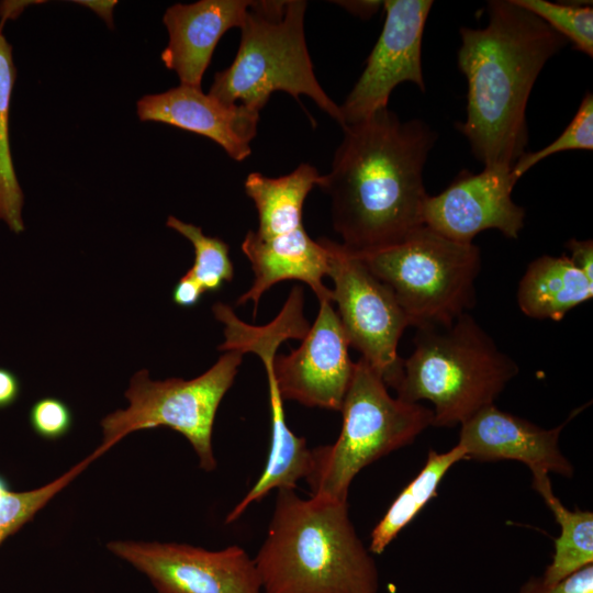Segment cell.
<instances>
[{"label": "cell", "mask_w": 593, "mask_h": 593, "mask_svg": "<svg viewBox=\"0 0 593 593\" xmlns=\"http://www.w3.org/2000/svg\"><path fill=\"white\" fill-rule=\"evenodd\" d=\"M343 131L318 184L331 198L333 227L354 254L395 245L424 225L423 171L437 134L388 108Z\"/></svg>", "instance_id": "1"}, {"label": "cell", "mask_w": 593, "mask_h": 593, "mask_svg": "<svg viewBox=\"0 0 593 593\" xmlns=\"http://www.w3.org/2000/svg\"><path fill=\"white\" fill-rule=\"evenodd\" d=\"M488 15L482 29H460L457 63L468 92L466 120L456 126L484 166L513 167L528 143L532 89L568 42L513 0L490 1Z\"/></svg>", "instance_id": "2"}, {"label": "cell", "mask_w": 593, "mask_h": 593, "mask_svg": "<svg viewBox=\"0 0 593 593\" xmlns=\"http://www.w3.org/2000/svg\"><path fill=\"white\" fill-rule=\"evenodd\" d=\"M255 566L262 593H378L376 561L348 503L279 489Z\"/></svg>", "instance_id": "3"}, {"label": "cell", "mask_w": 593, "mask_h": 593, "mask_svg": "<svg viewBox=\"0 0 593 593\" xmlns=\"http://www.w3.org/2000/svg\"><path fill=\"white\" fill-rule=\"evenodd\" d=\"M414 346L394 390L410 403L432 402L437 427L461 425L494 404L519 371L468 313L446 325L417 327Z\"/></svg>", "instance_id": "4"}, {"label": "cell", "mask_w": 593, "mask_h": 593, "mask_svg": "<svg viewBox=\"0 0 593 593\" xmlns=\"http://www.w3.org/2000/svg\"><path fill=\"white\" fill-rule=\"evenodd\" d=\"M303 0L253 1L233 63L214 76L209 94L258 113L275 92L312 99L343 125L339 105L321 87L305 41Z\"/></svg>", "instance_id": "5"}, {"label": "cell", "mask_w": 593, "mask_h": 593, "mask_svg": "<svg viewBox=\"0 0 593 593\" xmlns=\"http://www.w3.org/2000/svg\"><path fill=\"white\" fill-rule=\"evenodd\" d=\"M343 425L331 445L312 448L306 481L311 496L347 502L354 478L367 466L411 443L433 426V410L393 398L363 359L355 362L340 411Z\"/></svg>", "instance_id": "6"}, {"label": "cell", "mask_w": 593, "mask_h": 593, "mask_svg": "<svg viewBox=\"0 0 593 593\" xmlns=\"http://www.w3.org/2000/svg\"><path fill=\"white\" fill-rule=\"evenodd\" d=\"M354 255L389 287L410 326L446 325L475 305L481 254L473 243L422 225L395 245Z\"/></svg>", "instance_id": "7"}, {"label": "cell", "mask_w": 593, "mask_h": 593, "mask_svg": "<svg viewBox=\"0 0 593 593\" xmlns=\"http://www.w3.org/2000/svg\"><path fill=\"white\" fill-rule=\"evenodd\" d=\"M243 354L225 351L203 374L183 380L152 381L148 371L136 372L125 392L130 406L116 410L101 421L103 445L113 447L130 433L169 427L183 435L193 447L199 467L216 468L212 430L220 403L233 385Z\"/></svg>", "instance_id": "8"}, {"label": "cell", "mask_w": 593, "mask_h": 593, "mask_svg": "<svg viewBox=\"0 0 593 593\" xmlns=\"http://www.w3.org/2000/svg\"><path fill=\"white\" fill-rule=\"evenodd\" d=\"M327 249V275L332 278V302L349 346L354 347L395 389L403 359L399 340L410 322L392 291L342 244L321 238Z\"/></svg>", "instance_id": "9"}, {"label": "cell", "mask_w": 593, "mask_h": 593, "mask_svg": "<svg viewBox=\"0 0 593 593\" xmlns=\"http://www.w3.org/2000/svg\"><path fill=\"white\" fill-rule=\"evenodd\" d=\"M158 593H261L254 559L239 546L217 551L176 542L111 541Z\"/></svg>", "instance_id": "10"}, {"label": "cell", "mask_w": 593, "mask_h": 593, "mask_svg": "<svg viewBox=\"0 0 593 593\" xmlns=\"http://www.w3.org/2000/svg\"><path fill=\"white\" fill-rule=\"evenodd\" d=\"M382 5L385 19L380 36L359 79L339 107L342 127L388 108L391 92L402 82H413L425 90L422 42L433 1L387 0Z\"/></svg>", "instance_id": "11"}, {"label": "cell", "mask_w": 593, "mask_h": 593, "mask_svg": "<svg viewBox=\"0 0 593 593\" xmlns=\"http://www.w3.org/2000/svg\"><path fill=\"white\" fill-rule=\"evenodd\" d=\"M508 166H484L473 174L462 170L439 194L428 195L423 223L439 235L472 243L483 231L497 230L516 239L524 227L525 210L512 200L516 184Z\"/></svg>", "instance_id": "12"}, {"label": "cell", "mask_w": 593, "mask_h": 593, "mask_svg": "<svg viewBox=\"0 0 593 593\" xmlns=\"http://www.w3.org/2000/svg\"><path fill=\"white\" fill-rule=\"evenodd\" d=\"M301 345L272 361V374L282 400L310 407L340 411L355 362L348 354V340L333 306L320 302L315 322Z\"/></svg>", "instance_id": "13"}, {"label": "cell", "mask_w": 593, "mask_h": 593, "mask_svg": "<svg viewBox=\"0 0 593 593\" xmlns=\"http://www.w3.org/2000/svg\"><path fill=\"white\" fill-rule=\"evenodd\" d=\"M583 407L573 411L559 426L547 429L491 404L460 425L457 445L466 459L515 460L526 465L533 474L553 472L571 478L574 469L560 450L559 437Z\"/></svg>", "instance_id": "14"}, {"label": "cell", "mask_w": 593, "mask_h": 593, "mask_svg": "<svg viewBox=\"0 0 593 593\" xmlns=\"http://www.w3.org/2000/svg\"><path fill=\"white\" fill-rule=\"evenodd\" d=\"M141 121H154L208 137L236 161L251 154L260 113L243 104H226L201 87L180 85L147 94L136 104Z\"/></svg>", "instance_id": "15"}, {"label": "cell", "mask_w": 593, "mask_h": 593, "mask_svg": "<svg viewBox=\"0 0 593 593\" xmlns=\"http://www.w3.org/2000/svg\"><path fill=\"white\" fill-rule=\"evenodd\" d=\"M253 1L200 0L169 7L163 18L169 42L161 53L168 69L175 70L181 85L201 87L221 37L232 27H240Z\"/></svg>", "instance_id": "16"}, {"label": "cell", "mask_w": 593, "mask_h": 593, "mask_svg": "<svg viewBox=\"0 0 593 593\" xmlns=\"http://www.w3.org/2000/svg\"><path fill=\"white\" fill-rule=\"evenodd\" d=\"M242 250L251 265L254 281L236 304L251 301L254 316L262 294L284 280L306 283L318 302L332 301V290L323 283L327 275V249L322 239H312L304 226L271 237H260L249 231L242 243Z\"/></svg>", "instance_id": "17"}, {"label": "cell", "mask_w": 593, "mask_h": 593, "mask_svg": "<svg viewBox=\"0 0 593 593\" xmlns=\"http://www.w3.org/2000/svg\"><path fill=\"white\" fill-rule=\"evenodd\" d=\"M593 282L569 256L542 255L533 260L518 282L519 310L532 318L562 320L578 305L591 300Z\"/></svg>", "instance_id": "18"}, {"label": "cell", "mask_w": 593, "mask_h": 593, "mask_svg": "<svg viewBox=\"0 0 593 593\" xmlns=\"http://www.w3.org/2000/svg\"><path fill=\"white\" fill-rule=\"evenodd\" d=\"M321 177L307 163L278 178L250 172L244 189L258 214V228L254 232L260 237H271L302 227L305 199L315 186L318 187Z\"/></svg>", "instance_id": "19"}, {"label": "cell", "mask_w": 593, "mask_h": 593, "mask_svg": "<svg viewBox=\"0 0 593 593\" xmlns=\"http://www.w3.org/2000/svg\"><path fill=\"white\" fill-rule=\"evenodd\" d=\"M533 488L540 494L560 526L555 538L551 563L541 582L555 584L593 561V514L591 511L569 510L555 495L548 473L533 474Z\"/></svg>", "instance_id": "20"}, {"label": "cell", "mask_w": 593, "mask_h": 593, "mask_svg": "<svg viewBox=\"0 0 593 593\" xmlns=\"http://www.w3.org/2000/svg\"><path fill=\"white\" fill-rule=\"evenodd\" d=\"M466 459L463 449L456 445L446 452L429 450L416 477L400 492L370 535L369 551L380 555L429 502L448 470Z\"/></svg>", "instance_id": "21"}, {"label": "cell", "mask_w": 593, "mask_h": 593, "mask_svg": "<svg viewBox=\"0 0 593 593\" xmlns=\"http://www.w3.org/2000/svg\"><path fill=\"white\" fill-rule=\"evenodd\" d=\"M2 27L0 24V220L11 232L20 234L24 231V194L14 170L9 139V114L16 68L12 46L3 35Z\"/></svg>", "instance_id": "22"}, {"label": "cell", "mask_w": 593, "mask_h": 593, "mask_svg": "<svg viewBox=\"0 0 593 593\" xmlns=\"http://www.w3.org/2000/svg\"><path fill=\"white\" fill-rule=\"evenodd\" d=\"M109 449V446L101 444L91 455L58 479L31 491H12L9 480L0 473V545L32 521L56 494Z\"/></svg>", "instance_id": "23"}, {"label": "cell", "mask_w": 593, "mask_h": 593, "mask_svg": "<svg viewBox=\"0 0 593 593\" xmlns=\"http://www.w3.org/2000/svg\"><path fill=\"white\" fill-rule=\"evenodd\" d=\"M166 225L191 242L194 262L187 271L204 292H215L224 282L232 281L234 267L228 245L219 237L206 236L200 226L184 223L170 215Z\"/></svg>", "instance_id": "24"}, {"label": "cell", "mask_w": 593, "mask_h": 593, "mask_svg": "<svg viewBox=\"0 0 593 593\" xmlns=\"http://www.w3.org/2000/svg\"><path fill=\"white\" fill-rule=\"evenodd\" d=\"M546 22L585 55L593 56V9L547 0H513Z\"/></svg>", "instance_id": "25"}, {"label": "cell", "mask_w": 593, "mask_h": 593, "mask_svg": "<svg viewBox=\"0 0 593 593\" xmlns=\"http://www.w3.org/2000/svg\"><path fill=\"white\" fill-rule=\"evenodd\" d=\"M592 148L593 94L588 92L575 115L557 139L537 152H525L512 167L511 174L517 182L532 167L553 154L570 149L592 150Z\"/></svg>", "instance_id": "26"}, {"label": "cell", "mask_w": 593, "mask_h": 593, "mask_svg": "<svg viewBox=\"0 0 593 593\" xmlns=\"http://www.w3.org/2000/svg\"><path fill=\"white\" fill-rule=\"evenodd\" d=\"M72 422L71 409L58 398L38 399L29 411L32 430L46 440H57L66 436L72 427Z\"/></svg>", "instance_id": "27"}, {"label": "cell", "mask_w": 593, "mask_h": 593, "mask_svg": "<svg viewBox=\"0 0 593 593\" xmlns=\"http://www.w3.org/2000/svg\"><path fill=\"white\" fill-rule=\"evenodd\" d=\"M519 593H593V566L588 564L561 581L546 585L538 579H530Z\"/></svg>", "instance_id": "28"}, {"label": "cell", "mask_w": 593, "mask_h": 593, "mask_svg": "<svg viewBox=\"0 0 593 593\" xmlns=\"http://www.w3.org/2000/svg\"><path fill=\"white\" fill-rule=\"evenodd\" d=\"M572 264L593 282V242L571 238L566 243Z\"/></svg>", "instance_id": "29"}, {"label": "cell", "mask_w": 593, "mask_h": 593, "mask_svg": "<svg viewBox=\"0 0 593 593\" xmlns=\"http://www.w3.org/2000/svg\"><path fill=\"white\" fill-rule=\"evenodd\" d=\"M204 291L199 283L187 272L178 280L172 290V301L181 307L197 305Z\"/></svg>", "instance_id": "30"}, {"label": "cell", "mask_w": 593, "mask_h": 593, "mask_svg": "<svg viewBox=\"0 0 593 593\" xmlns=\"http://www.w3.org/2000/svg\"><path fill=\"white\" fill-rule=\"evenodd\" d=\"M21 394L19 377L8 368L0 367V410L13 405Z\"/></svg>", "instance_id": "31"}, {"label": "cell", "mask_w": 593, "mask_h": 593, "mask_svg": "<svg viewBox=\"0 0 593 593\" xmlns=\"http://www.w3.org/2000/svg\"><path fill=\"white\" fill-rule=\"evenodd\" d=\"M335 3L362 19H369L382 5V1H337Z\"/></svg>", "instance_id": "32"}, {"label": "cell", "mask_w": 593, "mask_h": 593, "mask_svg": "<svg viewBox=\"0 0 593 593\" xmlns=\"http://www.w3.org/2000/svg\"><path fill=\"white\" fill-rule=\"evenodd\" d=\"M79 3L90 7L100 16H102L109 25H112V9L116 1H79Z\"/></svg>", "instance_id": "33"}]
</instances>
